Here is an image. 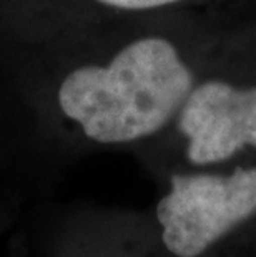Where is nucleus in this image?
Masks as SVG:
<instances>
[{"instance_id": "obj_1", "label": "nucleus", "mask_w": 256, "mask_h": 257, "mask_svg": "<svg viewBox=\"0 0 256 257\" xmlns=\"http://www.w3.org/2000/svg\"><path fill=\"white\" fill-rule=\"evenodd\" d=\"M193 73L165 38L120 50L107 67L87 65L62 81L58 103L87 138L115 145L160 131L193 90Z\"/></svg>"}, {"instance_id": "obj_2", "label": "nucleus", "mask_w": 256, "mask_h": 257, "mask_svg": "<svg viewBox=\"0 0 256 257\" xmlns=\"http://www.w3.org/2000/svg\"><path fill=\"white\" fill-rule=\"evenodd\" d=\"M256 212V168L230 176H173L156 206L163 244L177 257H198Z\"/></svg>"}, {"instance_id": "obj_3", "label": "nucleus", "mask_w": 256, "mask_h": 257, "mask_svg": "<svg viewBox=\"0 0 256 257\" xmlns=\"http://www.w3.org/2000/svg\"><path fill=\"white\" fill-rule=\"evenodd\" d=\"M178 124L190 141L193 165L220 163L244 146L256 148V86L236 88L225 81L193 86Z\"/></svg>"}, {"instance_id": "obj_4", "label": "nucleus", "mask_w": 256, "mask_h": 257, "mask_svg": "<svg viewBox=\"0 0 256 257\" xmlns=\"http://www.w3.org/2000/svg\"><path fill=\"white\" fill-rule=\"evenodd\" d=\"M97 2L123 10H146V9L163 7V5L180 2V0H97Z\"/></svg>"}]
</instances>
